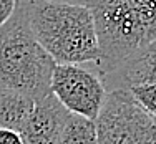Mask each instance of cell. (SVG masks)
Wrapping results in <instances>:
<instances>
[{
  "label": "cell",
  "instance_id": "cell-1",
  "mask_svg": "<svg viewBox=\"0 0 156 144\" xmlns=\"http://www.w3.org/2000/svg\"><path fill=\"white\" fill-rule=\"evenodd\" d=\"M55 60L35 38L28 0H17L13 13L0 27V88L33 101L50 94Z\"/></svg>",
  "mask_w": 156,
  "mask_h": 144
},
{
  "label": "cell",
  "instance_id": "cell-2",
  "mask_svg": "<svg viewBox=\"0 0 156 144\" xmlns=\"http://www.w3.org/2000/svg\"><path fill=\"white\" fill-rule=\"evenodd\" d=\"M28 17L35 38L57 65L100 61L95 22L87 5L28 0Z\"/></svg>",
  "mask_w": 156,
  "mask_h": 144
},
{
  "label": "cell",
  "instance_id": "cell-3",
  "mask_svg": "<svg viewBox=\"0 0 156 144\" xmlns=\"http://www.w3.org/2000/svg\"><path fill=\"white\" fill-rule=\"evenodd\" d=\"M100 45V75L156 40V0H88Z\"/></svg>",
  "mask_w": 156,
  "mask_h": 144
},
{
  "label": "cell",
  "instance_id": "cell-4",
  "mask_svg": "<svg viewBox=\"0 0 156 144\" xmlns=\"http://www.w3.org/2000/svg\"><path fill=\"white\" fill-rule=\"evenodd\" d=\"M95 124L98 144H156V119L126 90L108 91Z\"/></svg>",
  "mask_w": 156,
  "mask_h": 144
},
{
  "label": "cell",
  "instance_id": "cell-5",
  "mask_svg": "<svg viewBox=\"0 0 156 144\" xmlns=\"http://www.w3.org/2000/svg\"><path fill=\"white\" fill-rule=\"evenodd\" d=\"M85 65H55L50 91L70 113L96 119L108 91L95 66Z\"/></svg>",
  "mask_w": 156,
  "mask_h": 144
},
{
  "label": "cell",
  "instance_id": "cell-6",
  "mask_svg": "<svg viewBox=\"0 0 156 144\" xmlns=\"http://www.w3.org/2000/svg\"><path fill=\"white\" fill-rule=\"evenodd\" d=\"M68 114V109L50 93L33 103L20 134L27 144H58Z\"/></svg>",
  "mask_w": 156,
  "mask_h": 144
},
{
  "label": "cell",
  "instance_id": "cell-7",
  "mask_svg": "<svg viewBox=\"0 0 156 144\" xmlns=\"http://www.w3.org/2000/svg\"><path fill=\"white\" fill-rule=\"evenodd\" d=\"M106 91L126 90L156 83V40L121 60L110 71L100 75Z\"/></svg>",
  "mask_w": 156,
  "mask_h": 144
},
{
  "label": "cell",
  "instance_id": "cell-8",
  "mask_svg": "<svg viewBox=\"0 0 156 144\" xmlns=\"http://www.w3.org/2000/svg\"><path fill=\"white\" fill-rule=\"evenodd\" d=\"M33 99L12 90L0 88V128L20 132L33 108Z\"/></svg>",
  "mask_w": 156,
  "mask_h": 144
},
{
  "label": "cell",
  "instance_id": "cell-9",
  "mask_svg": "<svg viewBox=\"0 0 156 144\" xmlns=\"http://www.w3.org/2000/svg\"><path fill=\"white\" fill-rule=\"evenodd\" d=\"M58 144H98L95 119L70 113L62 129Z\"/></svg>",
  "mask_w": 156,
  "mask_h": 144
},
{
  "label": "cell",
  "instance_id": "cell-10",
  "mask_svg": "<svg viewBox=\"0 0 156 144\" xmlns=\"http://www.w3.org/2000/svg\"><path fill=\"white\" fill-rule=\"evenodd\" d=\"M128 91L141 108L156 119V83L138 84V86L129 88Z\"/></svg>",
  "mask_w": 156,
  "mask_h": 144
},
{
  "label": "cell",
  "instance_id": "cell-11",
  "mask_svg": "<svg viewBox=\"0 0 156 144\" xmlns=\"http://www.w3.org/2000/svg\"><path fill=\"white\" fill-rule=\"evenodd\" d=\"M0 144H27L23 136L15 129L0 128Z\"/></svg>",
  "mask_w": 156,
  "mask_h": 144
},
{
  "label": "cell",
  "instance_id": "cell-12",
  "mask_svg": "<svg viewBox=\"0 0 156 144\" xmlns=\"http://www.w3.org/2000/svg\"><path fill=\"white\" fill-rule=\"evenodd\" d=\"M17 5V0H0V27L5 23L13 13Z\"/></svg>",
  "mask_w": 156,
  "mask_h": 144
},
{
  "label": "cell",
  "instance_id": "cell-13",
  "mask_svg": "<svg viewBox=\"0 0 156 144\" xmlns=\"http://www.w3.org/2000/svg\"><path fill=\"white\" fill-rule=\"evenodd\" d=\"M45 2H60V3H73V5H88V0H45Z\"/></svg>",
  "mask_w": 156,
  "mask_h": 144
}]
</instances>
